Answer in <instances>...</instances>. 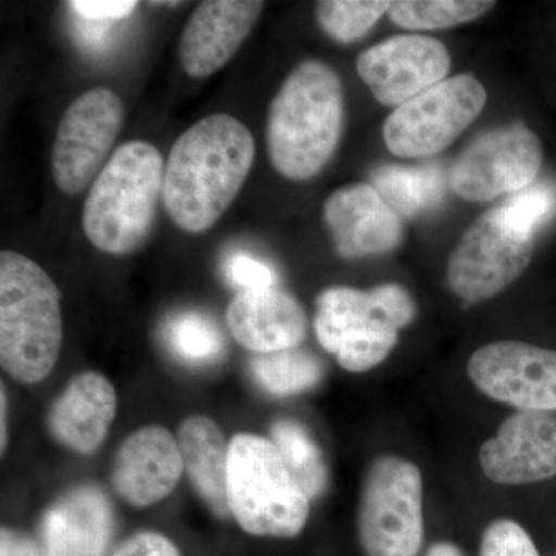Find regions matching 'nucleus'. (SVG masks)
I'll return each instance as SVG.
<instances>
[{
    "label": "nucleus",
    "mask_w": 556,
    "mask_h": 556,
    "mask_svg": "<svg viewBox=\"0 0 556 556\" xmlns=\"http://www.w3.org/2000/svg\"><path fill=\"white\" fill-rule=\"evenodd\" d=\"M255 160L251 130L230 115H208L175 142L164 170L163 204L189 233L206 232L237 199Z\"/></svg>",
    "instance_id": "1"
},
{
    "label": "nucleus",
    "mask_w": 556,
    "mask_h": 556,
    "mask_svg": "<svg viewBox=\"0 0 556 556\" xmlns=\"http://www.w3.org/2000/svg\"><path fill=\"white\" fill-rule=\"evenodd\" d=\"M342 127L339 76L324 62H302L269 105L266 142L274 167L295 181L316 177L334 155Z\"/></svg>",
    "instance_id": "2"
},
{
    "label": "nucleus",
    "mask_w": 556,
    "mask_h": 556,
    "mask_svg": "<svg viewBox=\"0 0 556 556\" xmlns=\"http://www.w3.org/2000/svg\"><path fill=\"white\" fill-rule=\"evenodd\" d=\"M164 170L163 155L150 142L119 146L84 203L83 229L94 248L127 255L148 240L163 200Z\"/></svg>",
    "instance_id": "3"
},
{
    "label": "nucleus",
    "mask_w": 556,
    "mask_h": 556,
    "mask_svg": "<svg viewBox=\"0 0 556 556\" xmlns=\"http://www.w3.org/2000/svg\"><path fill=\"white\" fill-rule=\"evenodd\" d=\"M62 345L61 292L38 263L14 251L0 254V362L17 382L50 375Z\"/></svg>",
    "instance_id": "4"
},
{
    "label": "nucleus",
    "mask_w": 556,
    "mask_h": 556,
    "mask_svg": "<svg viewBox=\"0 0 556 556\" xmlns=\"http://www.w3.org/2000/svg\"><path fill=\"white\" fill-rule=\"evenodd\" d=\"M309 501L270 439L251 433L230 439L229 511L244 532L298 536L308 522Z\"/></svg>",
    "instance_id": "5"
},
{
    "label": "nucleus",
    "mask_w": 556,
    "mask_h": 556,
    "mask_svg": "<svg viewBox=\"0 0 556 556\" xmlns=\"http://www.w3.org/2000/svg\"><path fill=\"white\" fill-rule=\"evenodd\" d=\"M358 538L367 556H417L424 543V478L401 456L369 464L358 503Z\"/></svg>",
    "instance_id": "6"
},
{
    "label": "nucleus",
    "mask_w": 556,
    "mask_h": 556,
    "mask_svg": "<svg viewBox=\"0 0 556 556\" xmlns=\"http://www.w3.org/2000/svg\"><path fill=\"white\" fill-rule=\"evenodd\" d=\"M485 101L484 86L473 76L444 79L388 116L387 148L404 159L437 155L478 118Z\"/></svg>",
    "instance_id": "7"
},
{
    "label": "nucleus",
    "mask_w": 556,
    "mask_h": 556,
    "mask_svg": "<svg viewBox=\"0 0 556 556\" xmlns=\"http://www.w3.org/2000/svg\"><path fill=\"white\" fill-rule=\"evenodd\" d=\"M123 124V101L105 87L86 91L68 105L51 150V172L62 192L78 195L98 177Z\"/></svg>",
    "instance_id": "8"
},
{
    "label": "nucleus",
    "mask_w": 556,
    "mask_h": 556,
    "mask_svg": "<svg viewBox=\"0 0 556 556\" xmlns=\"http://www.w3.org/2000/svg\"><path fill=\"white\" fill-rule=\"evenodd\" d=\"M533 239L504 225L495 208L477 219L453 249L447 285L467 303L495 298L532 262Z\"/></svg>",
    "instance_id": "9"
},
{
    "label": "nucleus",
    "mask_w": 556,
    "mask_h": 556,
    "mask_svg": "<svg viewBox=\"0 0 556 556\" xmlns=\"http://www.w3.org/2000/svg\"><path fill=\"white\" fill-rule=\"evenodd\" d=\"M541 166L540 138L515 124L475 139L453 163L450 186L460 199L482 203L529 188Z\"/></svg>",
    "instance_id": "10"
},
{
    "label": "nucleus",
    "mask_w": 556,
    "mask_h": 556,
    "mask_svg": "<svg viewBox=\"0 0 556 556\" xmlns=\"http://www.w3.org/2000/svg\"><path fill=\"white\" fill-rule=\"evenodd\" d=\"M467 375L486 397L518 412H556V351L501 340L468 358Z\"/></svg>",
    "instance_id": "11"
},
{
    "label": "nucleus",
    "mask_w": 556,
    "mask_h": 556,
    "mask_svg": "<svg viewBox=\"0 0 556 556\" xmlns=\"http://www.w3.org/2000/svg\"><path fill=\"white\" fill-rule=\"evenodd\" d=\"M450 64L448 50L438 39L401 35L365 50L357 72L380 104L397 109L442 83Z\"/></svg>",
    "instance_id": "12"
},
{
    "label": "nucleus",
    "mask_w": 556,
    "mask_h": 556,
    "mask_svg": "<svg viewBox=\"0 0 556 556\" xmlns=\"http://www.w3.org/2000/svg\"><path fill=\"white\" fill-rule=\"evenodd\" d=\"M489 481L526 485L556 477V416L517 412L508 416L478 453Z\"/></svg>",
    "instance_id": "13"
},
{
    "label": "nucleus",
    "mask_w": 556,
    "mask_h": 556,
    "mask_svg": "<svg viewBox=\"0 0 556 556\" xmlns=\"http://www.w3.org/2000/svg\"><path fill=\"white\" fill-rule=\"evenodd\" d=\"M325 223L342 258H365L394 251L404 226L375 186L354 182L332 192L324 208Z\"/></svg>",
    "instance_id": "14"
},
{
    "label": "nucleus",
    "mask_w": 556,
    "mask_h": 556,
    "mask_svg": "<svg viewBox=\"0 0 556 556\" xmlns=\"http://www.w3.org/2000/svg\"><path fill=\"white\" fill-rule=\"evenodd\" d=\"M182 471L181 452L170 431L161 426L142 427L116 452L112 485L127 504L144 508L169 496Z\"/></svg>",
    "instance_id": "15"
},
{
    "label": "nucleus",
    "mask_w": 556,
    "mask_h": 556,
    "mask_svg": "<svg viewBox=\"0 0 556 556\" xmlns=\"http://www.w3.org/2000/svg\"><path fill=\"white\" fill-rule=\"evenodd\" d=\"M258 0H207L190 14L179 38V62L192 78H207L228 64L257 24Z\"/></svg>",
    "instance_id": "16"
},
{
    "label": "nucleus",
    "mask_w": 556,
    "mask_h": 556,
    "mask_svg": "<svg viewBox=\"0 0 556 556\" xmlns=\"http://www.w3.org/2000/svg\"><path fill=\"white\" fill-rule=\"evenodd\" d=\"M115 517L101 489L79 485L62 495L40 522L43 556H105Z\"/></svg>",
    "instance_id": "17"
},
{
    "label": "nucleus",
    "mask_w": 556,
    "mask_h": 556,
    "mask_svg": "<svg viewBox=\"0 0 556 556\" xmlns=\"http://www.w3.org/2000/svg\"><path fill=\"white\" fill-rule=\"evenodd\" d=\"M226 318L233 339L257 354L298 348L308 328L302 303L277 287L240 291L230 302Z\"/></svg>",
    "instance_id": "18"
},
{
    "label": "nucleus",
    "mask_w": 556,
    "mask_h": 556,
    "mask_svg": "<svg viewBox=\"0 0 556 556\" xmlns=\"http://www.w3.org/2000/svg\"><path fill=\"white\" fill-rule=\"evenodd\" d=\"M116 393L110 380L86 371L70 380L50 409L53 438L79 455H91L108 438L115 420Z\"/></svg>",
    "instance_id": "19"
},
{
    "label": "nucleus",
    "mask_w": 556,
    "mask_h": 556,
    "mask_svg": "<svg viewBox=\"0 0 556 556\" xmlns=\"http://www.w3.org/2000/svg\"><path fill=\"white\" fill-rule=\"evenodd\" d=\"M177 441L190 484L218 518L230 517L229 444L222 428L211 417L189 416L179 427Z\"/></svg>",
    "instance_id": "20"
},
{
    "label": "nucleus",
    "mask_w": 556,
    "mask_h": 556,
    "mask_svg": "<svg viewBox=\"0 0 556 556\" xmlns=\"http://www.w3.org/2000/svg\"><path fill=\"white\" fill-rule=\"evenodd\" d=\"M316 306L314 328L318 343L334 356L391 327L380 316L371 289L331 287L318 295Z\"/></svg>",
    "instance_id": "21"
},
{
    "label": "nucleus",
    "mask_w": 556,
    "mask_h": 556,
    "mask_svg": "<svg viewBox=\"0 0 556 556\" xmlns=\"http://www.w3.org/2000/svg\"><path fill=\"white\" fill-rule=\"evenodd\" d=\"M372 186L399 217L433 211L444 199V174L438 164L419 167L383 166L372 174Z\"/></svg>",
    "instance_id": "22"
},
{
    "label": "nucleus",
    "mask_w": 556,
    "mask_h": 556,
    "mask_svg": "<svg viewBox=\"0 0 556 556\" xmlns=\"http://www.w3.org/2000/svg\"><path fill=\"white\" fill-rule=\"evenodd\" d=\"M270 441L309 500L324 495L328 485L327 463L308 430L298 420L278 419L270 427Z\"/></svg>",
    "instance_id": "23"
},
{
    "label": "nucleus",
    "mask_w": 556,
    "mask_h": 556,
    "mask_svg": "<svg viewBox=\"0 0 556 556\" xmlns=\"http://www.w3.org/2000/svg\"><path fill=\"white\" fill-rule=\"evenodd\" d=\"M251 371L263 390L278 397L311 390L324 376V367L318 357L299 348L257 354L252 358Z\"/></svg>",
    "instance_id": "24"
},
{
    "label": "nucleus",
    "mask_w": 556,
    "mask_h": 556,
    "mask_svg": "<svg viewBox=\"0 0 556 556\" xmlns=\"http://www.w3.org/2000/svg\"><path fill=\"white\" fill-rule=\"evenodd\" d=\"M164 340L172 356L192 367H206L225 356L222 331L212 318L195 311L172 316L164 325Z\"/></svg>",
    "instance_id": "25"
},
{
    "label": "nucleus",
    "mask_w": 556,
    "mask_h": 556,
    "mask_svg": "<svg viewBox=\"0 0 556 556\" xmlns=\"http://www.w3.org/2000/svg\"><path fill=\"white\" fill-rule=\"evenodd\" d=\"M495 2L479 0H399L391 2V21L408 30H441L484 16Z\"/></svg>",
    "instance_id": "26"
},
{
    "label": "nucleus",
    "mask_w": 556,
    "mask_h": 556,
    "mask_svg": "<svg viewBox=\"0 0 556 556\" xmlns=\"http://www.w3.org/2000/svg\"><path fill=\"white\" fill-rule=\"evenodd\" d=\"M390 7L382 0H324L316 5L317 22L329 38L351 43L364 38Z\"/></svg>",
    "instance_id": "27"
},
{
    "label": "nucleus",
    "mask_w": 556,
    "mask_h": 556,
    "mask_svg": "<svg viewBox=\"0 0 556 556\" xmlns=\"http://www.w3.org/2000/svg\"><path fill=\"white\" fill-rule=\"evenodd\" d=\"M555 207L554 189L547 185H536L519 190L495 211L508 228L533 239V233L552 217Z\"/></svg>",
    "instance_id": "28"
},
{
    "label": "nucleus",
    "mask_w": 556,
    "mask_h": 556,
    "mask_svg": "<svg viewBox=\"0 0 556 556\" xmlns=\"http://www.w3.org/2000/svg\"><path fill=\"white\" fill-rule=\"evenodd\" d=\"M479 556H540L532 536L514 519H496L482 533Z\"/></svg>",
    "instance_id": "29"
},
{
    "label": "nucleus",
    "mask_w": 556,
    "mask_h": 556,
    "mask_svg": "<svg viewBox=\"0 0 556 556\" xmlns=\"http://www.w3.org/2000/svg\"><path fill=\"white\" fill-rule=\"evenodd\" d=\"M226 274L230 283L236 285L240 291L274 288L277 283L276 273L269 265L244 252L230 255L226 263Z\"/></svg>",
    "instance_id": "30"
},
{
    "label": "nucleus",
    "mask_w": 556,
    "mask_h": 556,
    "mask_svg": "<svg viewBox=\"0 0 556 556\" xmlns=\"http://www.w3.org/2000/svg\"><path fill=\"white\" fill-rule=\"evenodd\" d=\"M380 316L391 327L402 329L408 327L416 317V303L407 289L397 283H383L371 289Z\"/></svg>",
    "instance_id": "31"
},
{
    "label": "nucleus",
    "mask_w": 556,
    "mask_h": 556,
    "mask_svg": "<svg viewBox=\"0 0 556 556\" xmlns=\"http://www.w3.org/2000/svg\"><path fill=\"white\" fill-rule=\"evenodd\" d=\"M70 9L78 14L79 20L108 24L123 21L137 10L135 0H72Z\"/></svg>",
    "instance_id": "32"
},
{
    "label": "nucleus",
    "mask_w": 556,
    "mask_h": 556,
    "mask_svg": "<svg viewBox=\"0 0 556 556\" xmlns=\"http://www.w3.org/2000/svg\"><path fill=\"white\" fill-rule=\"evenodd\" d=\"M112 556H181L169 538L156 532H139L127 538Z\"/></svg>",
    "instance_id": "33"
},
{
    "label": "nucleus",
    "mask_w": 556,
    "mask_h": 556,
    "mask_svg": "<svg viewBox=\"0 0 556 556\" xmlns=\"http://www.w3.org/2000/svg\"><path fill=\"white\" fill-rule=\"evenodd\" d=\"M0 556H42L30 538L3 527L0 533Z\"/></svg>",
    "instance_id": "34"
},
{
    "label": "nucleus",
    "mask_w": 556,
    "mask_h": 556,
    "mask_svg": "<svg viewBox=\"0 0 556 556\" xmlns=\"http://www.w3.org/2000/svg\"><path fill=\"white\" fill-rule=\"evenodd\" d=\"M426 556H463V552L455 544L442 541L428 548Z\"/></svg>",
    "instance_id": "35"
},
{
    "label": "nucleus",
    "mask_w": 556,
    "mask_h": 556,
    "mask_svg": "<svg viewBox=\"0 0 556 556\" xmlns=\"http://www.w3.org/2000/svg\"><path fill=\"white\" fill-rule=\"evenodd\" d=\"M0 399H2V402H0V408H2V417H0V420H2V428H0V445H2V452H5L7 447V439H9V431H7V393H5V387L2 386V393H0Z\"/></svg>",
    "instance_id": "36"
}]
</instances>
